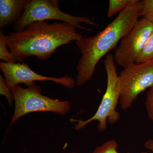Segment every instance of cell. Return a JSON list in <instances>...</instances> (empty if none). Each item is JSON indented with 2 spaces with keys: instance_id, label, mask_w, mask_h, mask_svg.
<instances>
[{
  "instance_id": "cell-1",
  "label": "cell",
  "mask_w": 153,
  "mask_h": 153,
  "mask_svg": "<svg viewBox=\"0 0 153 153\" xmlns=\"http://www.w3.org/2000/svg\"><path fill=\"white\" fill-rule=\"evenodd\" d=\"M82 38L75 27L66 22L41 21L30 23L21 31L10 32L7 36V46L17 62L24 63L33 56L46 60L58 47Z\"/></svg>"
},
{
  "instance_id": "cell-2",
  "label": "cell",
  "mask_w": 153,
  "mask_h": 153,
  "mask_svg": "<svg viewBox=\"0 0 153 153\" xmlns=\"http://www.w3.org/2000/svg\"><path fill=\"white\" fill-rule=\"evenodd\" d=\"M141 1L127 7L105 29L92 37L76 41L81 56L76 66V85H84L92 78L100 59L132 30L141 17Z\"/></svg>"
},
{
  "instance_id": "cell-3",
  "label": "cell",
  "mask_w": 153,
  "mask_h": 153,
  "mask_svg": "<svg viewBox=\"0 0 153 153\" xmlns=\"http://www.w3.org/2000/svg\"><path fill=\"white\" fill-rule=\"evenodd\" d=\"M11 91L14 95L15 110L10 127L30 113L52 112L64 116L71 109L68 100H60L42 95L41 88L35 82L25 88L19 85H16Z\"/></svg>"
},
{
  "instance_id": "cell-4",
  "label": "cell",
  "mask_w": 153,
  "mask_h": 153,
  "mask_svg": "<svg viewBox=\"0 0 153 153\" xmlns=\"http://www.w3.org/2000/svg\"><path fill=\"white\" fill-rule=\"evenodd\" d=\"M113 55L109 54L104 61L107 74V83L105 93L102 97L98 109L92 117L86 120L71 119V122L77 123L74 126L76 130L84 128L88 124L94 120L98 122L97 129L100 131H104L107 128V121L114 124L119 120L120 114L116 110L120 97V87L116 65Z\"/></svg>"
},
{
  "instance_id": "cell-5",
  "label": "cell",
  "mask_w": 153,
  "mask_h": 153,
  "mask_svg": "<svg viewBox=\"0 0 153 153\" xmlns=\"http://www.w3.org/2000/svg\"><path fill=\"white\" fill-rule=\"evenodd\" d=\"M59 1L54 0H27L22 17L13 24L15 32L24 30L32 22L50 20L66 22L76 28L86 31H92V30L81 26L80 23L98 27L97 23L88 17L75 16L61 11L58 5Z\"/></svg>"
},
{
  "instance_id": "cell-6",
  "label": "cell",
  "mask_w": 153,
  "mask_h": 153,
  "mask_svg": "<svg viewBox=\"0 0 153 153\" xmlns=\"http://www.w3.org/2000/svg\"><path fill=\"white\" fill-rule=\"evenodd\" d=\"M121 108H130L138 96L153 86V60L146 63H131L118 75Z\"/></svg>"
},
{
  "instance_id": "cell-7",
  "label": "cell",
  "mask_w": 153,
  "mask_h": 153,
  "mask_svg": "<svg viewBox=\"0 0 153 153\" xmlns=\"http://www.w3.org/2000/svg\"><path fill=\"white\" fill-rule=\"evenodd\" d=\"M153 31L152 23L143 18L139 19L115 50L113 56L116 63L125 68L136 63Z\"/></svg>"
},
{
  "instance_id": "cell-8",
  "label": "cell",
  "mask_w": 153,
  "mask_h": 153,
  "mask_svg": "<svg viewBox=\"0 0 153 153\" xmlns=\"http://www.w3.org/2000/svg\"><path fill=\"white\" fill-rule=\"evenodd\" d=\"M0 68L7 85L10 90L20 83H25L27 86L36 81H52L68 88H73L76 84L74 79L68 75L62 77H49L38 74L31 69L27 63L1 62Z\"/></svg>"
},
{
  "instance_id": "cell-9",
  "label": "cell",
  "mask_w": 153,
  "mask_h": 153,
  "mask_svg": "<svg viewBox=\"0 0 153 153\" xmlns=\"http://www.w3.org/2000/svg\"><path fill=\"white\" fill-rule=\"evenodd\" d=\"M27 0L0 1V27L14 24L22 17Z\"/></svg>"
},
{
  "instance_id": "cell-10",
  "label": "cell",
  "mask_w": 153,
  "mask_h": 153,
  "mask_svg": "<svg viewBox=\"0 0 153 153\" xmlns=\"http://www.w3.org/2000/svg\"><path fill=\"white\" fill-rule=\"evenodd\" d=\"M138 0H110L107 16L111 18L114 15L123 11L127 7L134 4Z\"/></svg>"
},
{
  "instance_id": "cell-11",
  "label": "cell",
  "mask_w": 153,
  "mask_h": 153,
  "mask_svg": "<svg viewBox=\"0 0 153 153\" xmlns=\"http://www.w3.org/2000/svg\"><path fill=\"white\" fill-rule=\"evenodd\" d=\"M7 36L4 34L3 30H0V59L8 63H17L16 60L7 49Z\"/></svg>"
},
{
  "instance_id": "cell-12",
  "label": "cell",
  "mask_w": 153,
  "mask_h": 153,
  "mask_svg": "<svg viewBox=\"0 0 153 153\" xmlns=\"http://www.w3.org/2000/svg\"><path fill=\"white\" fill-rule=\"evenodd\" d=\"M153 60V31L145 44L136 63H146Z\"/></svg>"
},
{
  "instance_id": "cell-13",
  "label": "cell",
  "mask_w": 153,
  "mask_h": 153,
  "mask_svg": "<svg viewBox=\"0 0 153 153\" xmlns=\"http://www.w3.org/2000/svg\"><path fill=\"white\" fill-rule=\"evenodd\" d=\"M118 145L114 140H111L97 147L91 153H119L117 151ZM140 153H147L142 152Z\"/></svg>"
},
{
  "instance_id": "cell-14",
  "label": "cell",
  "mask_w": 153,
  "mask_h": 153,
  "mask_svg": "<svg viewBox=\"0 0 153 153\" xmlns=\"http://www.w3.org/2000/svg\"><path fill=\"white\" fill-rule=\"evenodd\" d=\"M141 17L153 25V0H143Z\"/></svg>"
},
{
  "instance_id": "cell-15",
  "label": "cell",
  "mask_w": 153,
  "mask_h": 153,
  "mask_svg": "<svg viewBox=\"0 0 153 153\" xmlns=\"http://www.w3.org/2000/svg\"><path fill=\"white\" fill-rule=\"evenodd\" d=\"M0 94L4 96L7 100L9 105L12 106L14 101V95L10 89L8 87L4 76L0 74Z\"/></svg>"
},
{
  "instance_id": "cell-16",
  "label": "cell",
  "mask_w": 153,
  "mask_h": 153,
  "mask_svg": "<svg viewBox=\"0 0 153 153\" xmlns=\"http://www.w3.org/2000/svg\"><path fill=\"white\" fill-rule=\"evenodd\" d=\"M145 106L148 117L151 120L153 121V86L147 93Z\"/></svg>"
},
{
  "instance_id": "cell-17",
  "label": "cell",
  "mask_w": 153,
  "mask_h": 153,
  "mask_svg": "<svg viewBox=\"0 0 153 153\" xmlns=\"http://www.w3.org/2000/svg\"><path fill=\"white\" fill-rule=\"evenodd\" d=\"M145 147L152 151L153 153V140L150 139L145 143Z\"/></svg>"
},
{
  "instance_id": "cell-18",
  "label": "cell",
  "mask_w": 153,
  "mask_h": 153,
  "mask_svg": "<svg viewBox=\"0 0 153 153\" xmlns=\"http://www.w3.org/2000/svg\"><path fill=\"white\" fill-rule=\"evenodd\" d=\"M70 153H76L75 152H71Z\"/></svg>"
}]
</instances>
